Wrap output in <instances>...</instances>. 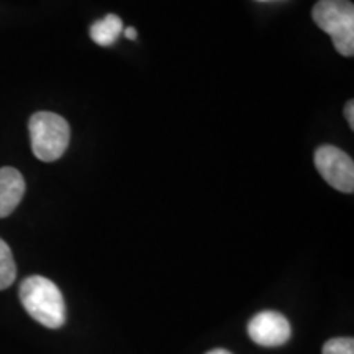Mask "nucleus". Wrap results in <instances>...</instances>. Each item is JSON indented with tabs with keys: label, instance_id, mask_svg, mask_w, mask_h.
Returning <instances> with one entry per match:
<instances>
[{
	"label": "nucleus",
	"instance_id": "nucleus-2",
	"mask_svg": "<svg viewBox=\"0 0 354 354\" xmlns=\"http://www.w3.org/2000/svg\"><path fill=\"white\" fill-rule=\"evenodd\" d=\"M317 26L330 35L339 55H354V6L349 0H318L312 10Z\"/></svg>",
	"mask_w": 354,
	"mask_h": 354
},
{
	"label": "nucleus",
	"instance_id": "nucleus-12",
	"mask_svg": "<svg viewBox=\"0 0 354 354\" xmlns=\"http://www.w3.org/2000/svg\"><path fill=\"white\" fill-rule=\"evenodd\" d=\"M205 354H232L230 351H227V349H212V351H209V353H205Z\"/></svg>",
	"mask_w": 354,
	"mask_h": 354
},
{
	"label": "nucleus",
	"instance_id": "nucleus-5",
	"mask_svg": "<svg viewBox=\"0 0 354 354\" xmlns=\"http://www.w3.org/2000/svg\"><path fill=\"white\" fill-rule=\"evenodd\" d=\"M248 335L259 346L274 348L289 342L292 330L289 320L282 313L266 310L251 318L248 323Z\"/></svg>",
	"mask_w": 354,
	"mask_h": 354
},
{
	"label": "nucleus",
	"instance_id": "nucleus-3",
	"mask_svg": "<svg viewBox=\"0 0 354 354\" xmlns=\"http://www.w3.org/2000/svg\"><path fill=\"white\" fill-rule=\"evenodd\" d=\"M32 151L39 161L53 162L66 153L71 128L66 118L53 112H37L28 122Z\"/></svg>",
	"mask_w": 354,
	"mask_h": 354
},
{
	"label": "nucleus",
	"instance_id": "nucleus-7",
	"mask_svg": "<svg viewBox=\"0 0 354 354\" xmlns=\"http://www.w3.org/2000/svg\"><path fill=\"white\" fill-rule=\"evenodd\" d=\"M123 33V21L120 17L109 13L105 19L97 20L91 26V38L99 46H112L118 37Z\"/></svg>",
	"mask_w": 354,
	"mask_h": 354
},
{
	"label": "nucleus",
	"instance_id": "nucleus-10",
	"mask_svg": "<svg viewBox=\"0 0 354 354\" xmlns=\"http://www.w3.org/2000/svg\"><path fill=\"white\" fill-rule=\"evenodd\" d=\"M344 118L349 123V128L354 130V102L348 100V104L344 105Z\"/></svg>",
	"mask_w": 354,
	"mask_h": 354
},
{
	"label": "nucleus",
	"instance_id": "nucleus-6",
	"mask_svg": "<svg viewBox=\"0 0 354 354\" xmlns=\"http://www.w3.org/2000/svg\"><path fill=\"white\" fill-rule=\"evenodd\" d=\"M25 179L15 167L0 169V218H6L20 205L25 196Z\"/></svg>",
	"mask_w": 354,
	"mask_h": 354
},
{
	"label": "nucleus",
	"instance_id": "nucleus-8",
	"mask_svg": "<svg viewBox=\"0 0 354 354\" xmlns=\"http://www.w3.org/2000/svg\"><path fill=\"white\" fill-rule=\"evenodd\" d=\"M17 277V264L10 246L0 238V290L10 287Z\"/></svg>",
	"mask_w": 354,
	"mask_h": 354
},
{
	"label": "nucleus",
	"instance_id": "nucleus-9",
	"mask_svg": "<svg viewBox=\"0 0 354 354\" xmlns=\"http://www.w3.org/2000/svg\"><path fill=\"white\" fill-rule=\"evenodd\" d=\"M323 354H354L353 338H331L323 346Z\"/></svg>",
	"mask_w": 354,
	"mask_h": 354
},
{
	"label": "nucleus",
	"instance_id": "nucleus-1",
	"mask_svg": "<svg viewBox=\"0 0 354 354\" xmlns=\"http://www.w3.org/2000/svg\"><path fill=\"white\" fill-rule=\"evenodd\" d=\"M20 302L30 317L46 328H61L66 322V304L59 287L43 276L26 277L20 284Z\"/></svg>",
	"mask_w": 354,
	"mask_h": 354
},
{
	"label": "nucleus",
	"instance_id": "nucleus-11",
	"mask_svg": "<svg viewBox=\"0 0 354 354\" xmlns=\"http://www.w3.org/2000/svg\"><path fill=\"white\" fill-rule=\"evenodd\" d=\"M136 37H138V33H136V30L133 28V26H128V28H125V38L128 39H136Z\"/></svg>",
	"mask_w": 354,
	"mask_h": 354
},
{
	"label": "nucleus",
	"instance_id": "nucleus-4",
	"mask_svg": "<svg viewBox=\"0 0 354 354\" xmlns=\"http://www.w3.org/2000/svg\"><path fill=\"white\" fill-rule=\"evenodd\" d=\"M315 167L331 187L343 194L354 190L353 158L336 146L325 145L315 151Z\"/></svg>",
	"mask_w": 354,
	"mask_h": 354
}]
</instances>
